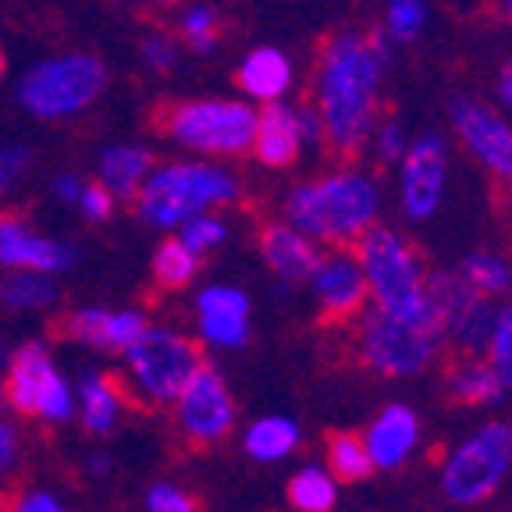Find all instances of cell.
<instances>
[{
    "mask_svg": "<svg viewBox=\"0 0 512 512\" xmlns=\"http://www.w3.org/2000/svg\"><path fill=\"white\" fill-rule=\"evenodd\" d=\"M392 64V40L381 32L345 29L324 40L313 72V96L324 125V143L338 157L367 150L381 111V79Z\"/></svg>",
    "mask_w": 512,
    "mask_h": 512,
    "instance_id": "1",
    "label": "cell"
},
{
    "mask_svg": "<svg viewBox=\"0 0 512 512\" xmlns=\"http://www.w3.org/2000/svg\"><path fill=\"white\" fill-rule=\"evenodd\" d=\"M381 210V185L363 171H335L320 182H306L285 196V217L306 239L349 246Z\"/></svg>",
    "mask_w": 512,
    "mask_h": 512,
    "instance_id": "2",
    "label": "cell"
},
{
    "mask_svg": "<svg viewBox=\"0 0 512 512\" xmlns=\"http://www.w3.org/2000/svg\"><path fill=\"white\" fill-rule=\"evenodd\" d=\"M239 196V182L217 164H168L143 178L136 192L139 217L153 228H178L185 217L203 214L210 207H224Z\"/></svg>",
    "mask_w": 512,
    "mask_h": 512,
    "instance_id": "3",
    "label": "cell"
},
{
    "mask_svg": "<svg viewBox=\"0 0 512 512\" xmlns=\"http://www.w3.org/2000/svg\"><path fill=\"white\" fill-rule=\"evenodd\" d=\"M356 256H360V267L367 274L370 296L377 299V310L402 313V317L434 310L424 260L399 232L370 224L356 239Z\"/></svg>",
    "mask_w": 512,
    "mask_h": 512,
    "instance_id": "4",
    "label": "cell"
},
{
    "mask_svg": "<svg viewBox=\"0 0 512 512\" xmlns=\"http://www.w3.org/2000/svg\"><path fill=\"white\" fill-rule=\"evenodd\" d=\"M441 342H445V331H441L438 306L431 313H416V317H402V313L374 306L360 328L363 363L388 377L420 374L438 356Z\"/></svg>",
    "mask_w": 512,
    "mask_h": 512,
    "instance_id": "5",
    "label": "cell"
},
{
    "mask_svg": "<svg viewBox=\"0 0 512 512\" xmlns=\"http://www.w3.org/2000/svg\"><path fill=\"white\" fill-rule=\"evenodd\" d=\"M157 128L207 157H239L253 143L256 111L242 100H178L157 111Z\"/></svg>",
    "mask_w": 512,
    "mask_h": 512,
    "instance_id": "6",
    "label": "cell"
},
{
    "mask_svg": "<svg viewBox=\"0 0 512 512\" xmlns=\"http://www.w3.org/2000/svg\"><path fill=\"white\" fill-rule=\"evenodd\" d=\"M107 86V64L93 54L47 57L18 82V100L43 121H61L86 111Z\"/></svg>",
    "mask_w": 512,
    "mask_h": 512,
    "instance_id": "7",
    "label": "cell"
},
{
    "mask_svg": "<svg viewBox=\"0 0 512 512\" xmlns=\"http://www.w3.org/2000/svg\"><path fill=\"white\" fill-rule=\"evenodd\" d=\"M128 370L153 402H175L192 374L203 367V349L192 338L168 328H146L125 349Z\"/></svg>",
    "mask_w": 512,
    "mask_h": 512,
    "instance_id": "8",
    "label": "cell"
},
{
    "mask_svg": "<svg viewBox=\"0 0 512 512\" xmlns=\"http://www.w3.org/2000/svg\"><path fill=\"white\" fill-rule=\"evenodd\" d=\"M4 399L15 413L22 416H40L50 424H64L75 413V395L72 384L57 374L54 360H50L47 345L25 342L15 349L8 363V381H4Z\"/></svg>",
    "mask_w": 512,
    "mask_h": 512,
    "instance_id": "9",
    "label": "cell"
},
{
    "mask_svg": "<svg viewBox=\"0 0 512 512\" xmlns=\"http://www.w3.org/2000/svg\"><path fill=\"white\" fill-rule=\"evenodd\" d=\"M509 466H512V427L488 424L452 452V459L445 463V473H441V488L459 505L484 502L505 480Z\"/></svg>",
    "mask_w": 512,
    "mask_h": 512,
    "instance_id": "10",
    "label": "cell"
},
{
    "mask_svg": "<svg viewBox=\"0 0 512 512\" xmlns=\"http://www.w3.org/2000/svg\"><path fill=\"white\" fill-rule=\"evenodd\" d=\"M427 292H431L434 306H438L441 331H445L459 349L480 352L491 338V324H495V313H491V296L477 292L463 274H448L438 271L427 278Z\"/></svg>",
    "mask_w": 512,
    "mask_h": 512,
    "instance_id": "11",
    "label": "cell"
},
{
    "mask_svg": "<svg viewBox=\"0 0 512 512\" xmlns=\"http://www.w3.org/2000/svg\"><path fill=\"white\" fill-rule=\"evenodd\" d=\"M452 128H456L459 143L473 153L480 168L491 171L498 182H512V125L488 104H480L477 96L456 93L452 104Z\"/></svg>",
    "mask_w": 512,
    "mask_h": 512,
    "instance_id": "12",
    "label": "cell"
},
{
    "mask_svg": "<svg viewBox=\"0 0 512 512\" xmlns=\"http://www.w3.org/2000/svg\"><path fill=\"white\" fill-rule=\"evenodd\" d=\"M448 182V146L441 136H420L399 157V200L409 221H427L441 207Z\"/></svg>",
    "mask_w": 512,
    "mask_h": 512,
    "instance_id": "13",
    "label": "cell"
},
{
    "mask_svg": "<svg viewBox=\"0 0 512 512\" xmlns=\"http://www.w3.org/2000/svg\"><path fill=\"white\" fill-rule=\"evenodd\" d=\"M175 402H178V424H182V434L189 441L214 445V441L228 438V431L235 424V402L224 377L214 367L203 363Z\"/></svg>",
    "mask_w": 512,
    "mask_h": 512,
    "instance_id": "14",
    "label": "cell"
},
{
    "mask_svg": "<svg viewBox=\"0 0 512 512\" xmlns=\"http://www.w3.org/2000/svg\"><path fill=\"white\" fill-rule=\"evenodd\" d=\"M310 285H313V296H317V306H320V313H324V320L356 317L370 296L360 256L349 253V249L317 256V264H313V271H310Z\"/></svg>",
    "mask_w": 512,
    "mask_h": 512,
    "instance_id": "15",
    "label": "cell"
},
{
    "mask_svg": "<svg viewBox=\"0 0 512 512\" xmlns=\"http://www.w3.org/2000/svg\"><path fill=\"white\" fill-rule=\"evenodd\" d=\"M0 264L11 271H64L75 264V249L47 239L22 214H0Z\"/></svg>",
    "mask_w": 512,
    "mask_h": 512,
    "instance_id": "16",
    "label": "cell"
},
{
    "mask_svg": "<svg viewBox=\"0 0 512 512\" xmlns=\"http://www.w3.org/2000/svg\"><path fill=\"white\" fill-rule=\"evenodd\" d=\"M150 328L139 310H104V306H86L68 317H61V335L72 342L93 345L100 352H125L143 331Z\"/></svg>",
    "mask_w": 512,
    "mask_h": 512,
    "instance_id": "17",
    "label": "cell"
},
{
    "mask_svg": "<svg viewBox=\"0 0 512 512\" xmlns=\"http://www.w3.org/2000/svg\"><path fill=\"white\" fill-rule=\"evenodd\" d=\"M196 320L200 335L221 349H239L249 338V299L242 288L210 285L196 299Z\"/></svg>",
    "mask_w": 512,
    "mask_h": 512,
    "instance_id": "18",
    "label": "cell"
},
{
    "mask_svg": "<svg viewBox=\"0 0 512 512\" xmlns=\"http://www.w3.org/2000/svg\"><path fill=\"white\" fill-rule=\"evenodd\" d=\"M249 150H253L256 160L267 164V168H288V164L299 157V150H303L296 111L278 104V100H271L264 111L256 114V128H253V143H249Z\"/></svg>",
    "mask_w": 512,
    "mask_h": 512,
    "instance_id": "19",
    "label": "cell"
},
{
    "mask_svg": "<svg viewBox=\"0 0 512 512\" xmlns=\"http://www.w3.org/2000/svg\"><path fill=\"white\" fill-rule=\"evenodd\" d=\"M416 416L409 406H388L367 431V456L377 470H395V466L406 463V456L416 445Z\"/></svg>",
    "mask_w": 512,
    "mask_h": 512,
    "instance_id": "20",
    "label": "cell"
},
{
    "mask_svg": "<svg viewBox=\"0 0 512 512\" xmlns=\"http://www.w3.org/2000/svg\"><path fill=\"white\" fill-rule=\"evenodd\" d=\"M260 253L271 264V271L285 281H306L320 256L313 249V239H306L292 224H267L260 232Z\"/></svg>",
    "mask_w": 512,
    "mask_h": 512,
    "instance_id": "21",
    "label": "cell"
},
{
    "mask_svg": "<svg viewBox=\"0 0 512 512\" xmlns=\"http://www.w3.org/2000/svg\"><path fill=\"white\" fill-rule=\"evenodd\" d=\"M235 79L246 96L271 104V100H281V93H288V86H292V61L278 47H256L253 54L242 57Z\"/></svg>",
    "mask_w": 512,
    "mask_h": 512,
    "instance_id": "22",
    "label": "cell"
},
{
    "mask_svg": "<svg viewBox=\"0 0 512 512\" xmlns=\"http://www.w3.org/2000/svg\"><path fill=\"white\" fill-rule=\"evenodd\" d=\"M121 406V384L114 374H86L79 384V416L89 434H107L118 420Z\"/></svg>",
    "mask_w": 512,
    "mask_h": 512,
    "instance_id": "23",
    "label": "cell"
},
{
    "mask_svg": "<svg viewBox=\"0 0 512 512\" xmlns=\"http://www.w3.org/2000/svg\"><path fill=\"white\" fill-rule=\"evenodd\" d=\"M153 160L146 150L139 146H107L104 157H100V175H104V185L121 196V200H132L143 185V178L150 175Z\"/></svg>",
    "mask_w": 512,
    "mask_h": 512,
    "instance_id": "24",
    "label": "cell"
},
{
    "mask_svg": "<svg viewBox=\"0 0 512 512\" xmlns=\"http://www.w3.org/2000/svg\"><path fill=\"white\" fill-rule=\"evenodd\" d=\"M299 445V427L285 416H267V420H256L246 434V452L256 463H278L285 459L292 448Z\"/></svg>",
    "mask_w": 512,
    "mask_h": 512,
    "instance_id": "25",
    "label": "cell"
},
{
    "mask_svg": "<svg viewBox=\"0 0 512 512\" xmlns=\"http://www.w3.org/2000/svg\"><path fill=\"white\" fill-rule=\"evenodd\" d=\"M54 299L57 288L43 271H15L0 281V306H8V310H40Z\"/></svg>",
    "mask_w": 512,
    "mask_h": 512,
    "instance_id": "26",
    "label": "cell"
},
{
    "mask_svg": "<svg viewBox=\"0 0 512 512\" xmlns=\"http://www.w3.org/2000/svg\"><path fill=\"white\" fill-rule=\"evenodd\" d=\"M448 392L452 399L470 402V406H484V402L502 399V384H498L495 370L488 363H459L448 370Z\"/></svg>",
    "mask_w": 512,
    "mask_h": 512,
    "instance_id": "27",
    "label": "cell"
},
{
    "mask_svg": "<svg viewBox=\"0 0 512 512\" xmlns=\"http://www.w3.org/2000/svg\"><path fill=\"white\" fill-rule=\"evenodd\" d=\"M200 271V256L192 253L182 239H168L160 242L157 253H153V281L160 288H185Z\"/></svg>",
    "mask_w": 512,
    "mask_h": 512,
    "instance_id": "28",
    "label": "cell"
},
{
    "mask_svg": "<svg viewBox=\"0 0 512 512\" xmlns=\"http://www.w3.org/2000/svg\"><path fill=\"white\" fill-rule=\"evenodd\" d=\"M335 480L331 473L317 470V466H306L296 477L288 480V502L296 505L299 512H328L335 505Z\"/></svg>",
    "mask_w": 512,
    "mask_h": 512,
    "instance_id": "29",
    "label": "cell"
},
{
    "mask_svg": "<svg viewBox=\"0 0 512 512\" xmlns=\"http://www.w3.org/2000/svg\"><path fill=\"white\" fill-rule=\"evenodd\" d=\"M328 463H331V473L345 484H356V480L370 477L374 463L367 456V445H363L356 434H331L328 441Z\"/></svg>",
    "mask_w": 512,
    "mask_h": 512,
    "instance_id": "30",
    "label": "cell"
},
{
    "mask_svg": "<svg viewBox=\"0 0 512 512\" xmlns=\"http://www.w3.org/2000/svg\"><path fill=\"white\" fill-rule=\"evenodd\" d=\"M463 278L470 281L477 292H484V296H502V292H509L512 288V267H509L505 256L473 253V256H466Z\"/></svg>",
    "mask_w": 512,
    "mask_h": 512,
    "instance_id": "31",
    "label": "cell"
},
{
    "mask_svg": "<svg viewBox=\"0 0 512 512\" xmlns=\"http://www.w3.org/2000/svg\"><path fill=\"white\" fill-rule=\"evenodd\" d=\"M488 367L495 370L502 392L512 395V303L502 306L495 313V324H491V338H488Z\"/></svg>",
    "mask_w": 512,
    "mask_h": 512,
    "instance_id": "32",
    "label": "cell"
},
{
    "mask_svg": "<svg viewBox=\"0 0 512 512\" xmlns=\"http://www.w3.org/2000/svg\"><path fill=\"white\" fill-rule=\"evenodd\" d=\"M427 25V0H388L384 8V36L392 43L416 40Z\"/></svg>",
    "mask_w": 512,
    "mask_h": 512,
    "instance_id": "33",
    "label": "cell"
},
{
    "mask_svg": "<svg viewBox=\"0 0 512 512\" xmlns=\"http://www.w3.org/2000/svg\"><path fill=\"white\" fill-rule=\"evenodd\" d=\"M178 32H182L185 47L196 50V54H207V50H214L217 40H221V18H217L214 8H207V4H196V8L182 11Z\"/></svg>",
    "mask_w": 512,
    "mask_h": 512,
    "instance_id": "34",
    "label": "cell"
},
{
    "mask_svg": "<svg viewBox=\"0 0 512 512\" xmlns=\"http://www.w3.org/2000/svg\"><path fill=\"white\" fill-rule=\"evenodd\" d=\"M224 235H228V228H224L221 217H214L210 210L185 217V221L178 224V239H182L185 246H189L196 256H203V253H210V249H217L224 242Z\"/></svg>",
    "mask_w": 512,
    "mask_h": 512,
    "instance_id": "35",
    "label": "cell"
},
{
    "mask_svg": "<svg viewBox=\"0 0 512 512\" xmlns=\"http://www.w3.org/2000/svg\"><path fill=\"white\" fill-rule=\"evenodd\" d=\"M139 54H143V64L153 72H171L178 61V43L168 40L164 32H146L143 43H139Z\"/></svg>",
    "mask_w": 512,
    "mask_h": 512,
    "instance_id": "36",
    "label": "cell"
},
{
    "mask_svg": "<svg viewBox=\"0 0 512 512\" xmlns=\"http://www.w3.org/2000/svg\"><path fill=\"white\" fill-rule=\"evenodd\" d=\"M146 512H200L196 498L175 484H153L146 491Z\"/></svg>",
    "mask_w": 512,
    "mask_h": 512,
    "instance_id": "37",
    "label": "cell"
},
{
    "mask_svg": "<svg viewBox=\"0 0 512 512\" xmlns=\"http://www.w3.org/2000/svg\"><path fill=\"white\" fill-rule=\"evenodd\" d=\"M374 146H377V157L384 160V164H392V160H399L402 153H406L409 139H406V128L399 125V121H381V125L374 128Z\"/></svg>",
    "mask_w": 512,
    "mask_h": 512,
    "instance_id": "38",
    "label": "cell"
},
{
    "mask_svg": "<svg viewBox=\"0 0 512 512\" xmlns=\"http://www.w3.org/2000/svg\"><path fill=\"white\" fill-rule=\"evenodd\" d=\"M79 207H82V217H86V221H107V217L114 214V192L107 189L104 182L82 185Z\"/></svg>",
    "mask_w": 512,
    "mask_h": 512,
    "instance_id": "39",
    "label": "cell"
},
{
    "mask_svg": "<svg viewBox=\"0 0 512 512\" xmlns=\"http://www.w3.org/2000/svg\"><path fill=\"white\" fill-rule=\"evenodd\" d=\"M25 164H29V153L22 146H0V196L22 178Z\"/></svg>",
    "mask_w": 512,
    "mask_h": 512,
    "instance_id": "40",
    "label": "cell"
},
{
    "mask_svg": "<svg viewBox=\"0 0 512 512\" xmlns=\"http://www.w3.org/2000/svg\"><path fill=\"white\" fill-rule=\"evenodd\" d=\"M296 118H299V136H303V146L324 143V125H320L317 107H299Z\"/></svg>",
    "mask_w": 512,
    "mask_h": 512,
    "instance_id": "41",
    "label": "cell"
},
{
    "mask_svg": "<svg viewBox=\"0 0 512 512\" xmlns=\"http://www.w3.org/2000/svg\"><path fill=\"white\" fill-rule=\"evenodd\" d=\"M18 459V431L11 424H0V473H8Z\"/></svg>",
    "mask_w": 512,
    "mask_h": 512,
    "instance_id": "42",
    "label": "cell"
},
{
    "mask_svg": "<svg viewBox=\"0 0 512 512\" xmlns=\"http://www.w3.org/2000/svg\"><path fill=\"white\" fill-rule=\"evenodd\" d=\"M15 512H64V509L47 495V491H29V495L18 502Z\"/></svg>",
    "mask_w": 512,
    "mask_h": 512,
    "instance_id": "43",
    "label": "cell"
},
{
    "mask_svg": "<svg viewBox=\"0 0 512 512\" xmlns=\"http://www.w3.org/2000/svg\"><path fill=\"white\" fill-rule=\"evenodd\" d=\"M79 192H82V182L75 175H61L54 182V196H61V200H68V203H79Z\"/></svg>",
    "mask_w": 512,
    "mask_h": 512,
    "instance_id": "44",
    "label": "cell"
},
{
    "mask_svg": "<svg viewBox=\"0 0 512 512\" xmlns=\"http://www.w3.org/2000/svg\"><path fill=\"white\" fill-rule=\"evenodd\" d=\"M498 96H502V104L512 111V64H505L502 75H498Z\"/></svg>",
    "mask_w": 512,
    "mask_h": 512,
    "instance_id": "45",
    "label": "cell"
},
{
    "mask_svg": "<svg viewBox=\"0 0 512 512\" xmlns=\"http://www.w3.org/2000/svg\"><path fill=\"white\" fill-rule=\"evenodd\" d=\"M89 466H93V470H107V456H93L89 459Z\"/></svg>",
    "mask_w": 512,
    "mask_h": 512,
    "instance_id": "46",
    "label": "cell"
},
{
    "mask_svg": "<svg viewBox=\"0 0 512 512\" xmlns=\"http://www.w3.org/2000/svg\"><path fill=\"white\" fill-rule=\"evenodd\" d=\"M502 8H505V15L512 18V0H502Z\"/></svg>",
    "mask_w": 512,
    "mask_h": 512,
    "instance_id": "47",
    "label": "cell"
},
{
    "mask_svg": "<svg viewBox=\"0 0 512 512\" xmlns=\"http://www.w3.org/2000/svg\"><path fill=\"white\" fill-rule=\"evenodd\" d=\"M0 75H4V54H0Z\"/></svg>",
    "mask_w": 512,
    "mask_h": 512,
    "instance_id": "48",
    "label": "cell"
},
{
    "mask_svg": "<svg viewBox=\"0 0 512 512\" xmlns=\"http://www.w3.org/2000/svg\"><path fill=\"white\" fill-rule=\"evenodd\" d=\"M157 4H175V0H157Z\"/></svg>",
    "mask_w": 512,
    "mask_h": 512,
    "instance_id": "49",
    "label": "cell"
}]
</instances>
